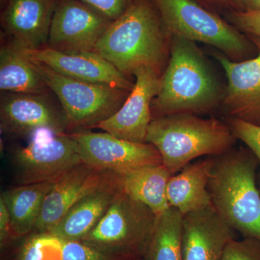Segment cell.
<instances>
[{
	"label": "cell",
	"mask_w": 260,
	"mask_h": 260,
	"mask_svg": "<svg viewBox=\"0 0 260 260\" xmlns=\"http://www.w3.org/2000/svg\"><path fill=\"white\" fill-rule=\"evenodd\" d=\"M169 35L151 3L134 0L112 21L93 51L126 77L141 68L160 75L170 50Z\"/></svg>",
	"instance_id": "obj_1"
},
{
	"label": "cell",
	"mask_w": 260,
	"mask_h": 260,
	"mask_svg": "<svg viewBox=\"0 0 260 260\" xmlns=\"http://www.w3.org/2000/svg\"><path fill=\"white\" fill-rule=\"evenodd\" d=\"M224 93L194 42L172 37L170 57L152 102L153 119L171 114L209 112L222 104Z\"/></svg>",
	"instance_id": "obj_2"
},
{
	"label": "cell",
	"mask_w": 260,
	"mask_h": 260,
	"mask_svg": "<svg viewBox=\"0 0 260 260\" xmlns=\"http://www.w3.org/2000/svg\"><path fill=\"white\" fill-rule=\"evenodd\" d=\"M212 157L208 191L214 209L244 238L260 241L257 158L249 149L244 148H232Z\"/></svg>",
	"instance_id": "obj_3"
},
{
	"label": "cell",
	"mask_w": 260,
	"mask_h": 260,
	"mask_svg": "<svg viewBox=\"0 0 260 260\" xmlns=\"http://www.w3.org/2000/svg\"><path fill=\"white\" fill-rule=\"evenodd\" d=\"M236 141L229 124L189 113L154 118L146 137V143L158 149L162 165L172 176L194 159L229 151Z\"/></svg>",
	"instance_id": "obj_4"
},
{
	"label": "cell",
	"mask_w": 260,
	"mask_h": 260,
	"mask_svg": "<svg viewBox=\"0 0 260 260\" xmlns=\"http://www.w3.org/2000/svg\"><path fill=\"white\" fill-rule=\"evenodd\" d=\"M30 61L57 97L68 130L74 133L98 127L114 115L129 96L128 90L73 79L42 63Z\"/></svg>",
	"instance_id": "obj_5"
},
{
	"label": "cell",
	"mask_w": 260,
	"mask_h": 260,
	"mask_svg": "<svg viewBox=\"0 0 260 260\" xmlns=\"http://www.w3.org/2000/svg\"><path fill=\"white\" fill-rule=\"evenodd\" d=\"M172 37L208 44L232 61L246 60L251 44L239 30L191 0H154Z\"/></svg>",
	"instance_id": "obj_6"
},
{
	"label": "cell",
	"mask_w": 260,
	"mask_h": 260,
	"mask_svg": "<svg viewBox=\"0 0 260 260\" xmlns=\"http://www.w3.org/2000/svg\"><path fill=\"white\" fill-rule=\"evenodd\" d=\"M158 215L121 190L102 220L80 241L104 250L148 258Z\"/></svg>",
	"instance_id": "obj_7"
},
{
	"label": "cell",
	"mask_w": 260,
	"mask_h": 260,
	"mask_svg": "<svg viewBox=\"0 0 260 260\" xmlns=\"http://www.w3.org/2000/svg\"><path fill=\"white\" fill-rule=\"evenodd\" d=\"M17 185L55 181L84 162L78 143L70 133L34 138L26 146L13 149L10 157Z\"/></svg>",
	"instance_id": "obj_8"
},
{
	"label": "cell",
	"mask_w": 260,
	"mask_h": 260,
	"mask_svg": "<svg viewBox=\"0 0 260 260\" xmlns=\"http://www.w3.org/2000/svg\"><path fill=\"white\" fill-rule=\"evenodd\" d=\"M112 23L80 0H59L46 47L66 54L92 52Z\"/></svg>",
	"instance_id": "obj_9"
},
{
	"label": "cell",
	"mask_w": 260,
	"mask_h": 260,
	"mask_svg": "<svg viewBox=\"0 0 260 260\" xmlns=\"http://www.w3.org/2000/svg\"><path fill=\"white\" fill-rule=\"evenodd\" d=\"M70 134L78 143L84 162L102 170L122 172L162 164L158 149L150 143H135L107 133Z\"/></svg>",
	"instance_id": "obj_10"
},
{
	"label": "cell",
	"mask_w": 260,
	"mask_h": 260,
	"mask_svg": "<svg viewBox=\"0 0 260 260\" xmlns=\"http://www.w3.org/2000/svg\"><path fill=\"white\" fill-rule=\"evenodd\" d=\"M48 95L3 92L0 99L2 131L12 136L27 138L45 132L57 135L68 131L62 109Z\"/></svg>",
	"instance_id": "obj_11"
},
{
	"label": "cell",
	"mask_w": 260,
	"mask_h": 260,
	"mask_svg": "<svg viewBox=\"0 0 260 260\" xmlns=\"http://www.w3.org/2000/svg\"><path fill=\"white\" fill-rule=\"evenodd\" d=\"M133 75L134 88L125 102L98 128L121 139L144 143L153 120L152 102L158 93L161 75L150 68H140Z\"/></svg>",
	"instance_id": "obj_12"
},
{
	"label": "cell",
	"mask_w": 260,
	"mask_h": 260,
	"mask_svg": "<svg viewBox=\"0 0 260 260\" xmlns=\"http://www.w3.org/2000/svg\"><path fill=\"white\" fill-rule=\"evenodd\" d=\"M257 55L240 61L216 55L227 78L222 101L230 118L260 126V38L251 36Z\"/></svg>",
	"instance_id": "obj_13"
},
{
	"label": "cell",
	"mask_w": 260,
	"mask_h": 260,
	"mask_svg": "<svg viewBox=\"0 0 260 260\" xmlns=\"http://www.w3.org/2000/svg\"><path fill=\"white\" fill-rule=\"evenodd\" d=\"M32 61L42 63L56 73L80 81L107 85L132 91L134 84L115 66L97 53L66 54L48 47L20 49Z\"/></svg>",
	"instance_id": "obj_14"
},
{
	"label": "cell",
	"mask_w": 260,
	"mask_h": 260,
	"mask_svg": "<svg viewBox=\"0 0 260 260\" xmlns=\"http://www.w3.org/2000/svg\"><path fill=\"white\" fill-rule=\"evenodd\" d=\"M104 171L81 162L56 179L43 203L34 232H50L70 208L107 179Z\"/></svg>",
	"instance_id": "obj_15"
},
{
	"label": "cell",
	"mask_w": 260,
	"mask_h": 260,
	"mask_svg": "<svg viewBox=\"0 0 260 260\" xmlns=\"http://www.w3.org/2000/svg\"><path fill=\"white\" fill-rule=\"evenodd\" d=\"M59 0H8L2 25L10 44L22 49L47 46L53 15Z\"/></svg>",
	"instance_id": "obj_16"
},
{
	"label": "cell",
	"mask_w": 260,
	"mask_h": 260,
	"mask_svg": "<svg viewBox=\"0 0 260 260\" xmlns=\"http://www.w3.org/2000/svg\"><path fill=\"white\" fill-rule=\"evenodd\" d=\"M232 227L213 205L183 215V260H222L225 247L234 239Z\"/></svg>",
	"instance_id": "obj_17"
},
{
	"label": "cell",
	"mask_w": 260,
	"mask_h": 260,
	"mask_svg": "<svg viewBox=\"0 0 260 260\" xmlns=\"http://www.w3.org/2000/svg\"><path fill=\"white\" fill-rule=\"evenodd\" d=\"M120 190L114 174L109 172L107 179L77 202L49 233L64 240H81L102 220Z\"/></svg>",
	"instance_id": "obj_18"
},
{
	"label": "cell",
	"mask_w": 260,
	"mask_h": 260,
	"mask_svg": "<svg viewBox=\"0 0 260 260\" xmlns=\"http://www.w3.org/2000/svg\"><path fill=\"white\" fill-rule=\"evenodd\" d=\"M213 157L190 162L171 176L168 181L167 197L169 206L183 215L211 206L208 183Z\"/></svg>",
	"instance_id": "obj_19"
},
{
	"label": "cell",
	"mask_w": 260,
	"mask_h": 260,
	"mask_svg": "<svg viewBox=\"0 0 260 260\" xmlns=\"http://www.w3.org/2000/svg\"><path fill=\"white\" fill-rule=\"evenodd\" d=\"M112 172L122 192L148 206L155 215H160L170 208L167 188L172 175L162 164Z\"/></svg>",
	"instance_id": "obj_20"
},
{
	"label": "cell",
	"mask_w": 260,
	"mask_h": 260,
	"mask_svg": "<svg viewBox=\"0 0 260 260\" xmlns=\"http://www.w3.org/2000/svg\"><path fill=\"white\" fill-rule=\"evenodd\" d=\"M55 181L17 185L3 191L1 198L10 213L13 239L34 232L44 199Z\"/></svg>",
	"instance_id": "obj_21"
},
{
	"label": "cell",
	"mask_w": 260,
	"mask_h": 260,
	"mask_svg": "<svg viewBox=\"0 0 260 260\" xmlns=\"http://www.w3.org/2000/svg\"><path fill=\"white\" fill-rule=\"evenodd\" d=\"M1 93L48 95L51 91L34 63L12 44L2 47L0 52Z\"/></svg>",
	"instance_id": "obj_22"
},
{
	"label": "cell",
	"mask_w": 260,
	"mask_h": 260,
	"mask_svg": "<svg viewBox=\"0 0 260 260\" xmlns=\"http://www.w3.org/2000/svg\"><path fill=\"white\" fill-rule=\"evenodd\" d=\"M183 215L170 208L157 218L148 260H183Z\"/></svg>",
	"instance_id": "obj_23"
},
{
	"label": "cell",
	"mask_w": 260,
	"mask_h": 260,
	"mask_svg": "<svg viewBox=\"0 0 260 260\" xmlns=\"http://www.w3.org/2000/svg\"><path fill=\"white\" fill-rule=\"evenodd\" d=\"M63 242L51 233L37 232L25 242L17 260H62Z\"/></svg>",
	"instance_id": "obj_24"
},
{
	"label": "cell",
	"mask_w": 260,
	"mask_h": 260,
	"mask_svg": "<svg viewBox=\"0 0 260 260\" xmlns=\"http://www.w3.org/2000/svg\"><path fill=\"white\" fill-rule=\"evenodd\" d=\"M131 256L104 250L83 241L63 242L62 260H124Z\"/></svg>",
	"instance_id": "obj_25"
},
{
	"label": "cell",
	"mask_w": 260,
	"mask_h": 260,
	"mask_svg": "<svg viewBox=\"0 0 260 260\" xmlns=\"http://www.w3.org/2000/svg\"><path fill=\"white\" fill-rule=\"evenodd\" d=\"M228 124L236 139L242 141L254 154L260 166V126L234 118H230Z\"/></svg>",
	"instance_id": "obj_26"
},
{
	"label": "cell",
	"mask_w": 260,
	"mask_h": 260,
	"mask_svg": "<svg viewBox=\"0 0 260 260\" xmlns=\"http://www.w3.org/2000/svg\"><path fill=\"white\" fill-rule=\"evenodd\" d=\"M222 260H260V241L254 238H244L229 242Z\"/></svg>",
	"instance_id": "obj_27"
},
{
	"label": "cell",
	"mask_w": 260,
	"mask_h": 260,
	"mask_svg": "<svg viewBox=\"0 0 260 260\" xmlns=\"http://www.w3.org/2000/svg\"><path fill=\"white\" fill-rule=\"evenodd\" d=\"M114 21L120 17L134 0H80Z\"/></svg>",
	"instance_id": "obj_28"
},
{
	"label": "cell",
	"mask_w": 260,
	"mask_h": 260,
	"mask_svg": "<svg viewBox=\"0 0 260 260\" xmlns=\"http://www.w3.org/2000/svg\"><path fill=\"white\" fill-rule=\"evenodd\" d=\"M232 20L239 30L260 38V10L235 12Z\"/></svg>",
	"instance_id": "obj_29"
},
{
	"label": "cell",
	"mask_w": 260,
	"mask_h": 260,
	"mask_svg": "<svg viewBox=\"0 0 260 260\" xmlns=\"http://www.w3.org/2000/svg\"><path fill=\"white\" fill-rule=\"evenodd\" d=\"M10 239H13L12 234L11 220L8 208L3 198H0V242L1 246Z\"/></svg>",
	"instance_id": "obj_30"
},
{
	"label": "cell",
	"mask_w": 260,
	"mask_h": 260,
	"mask_svg": "<svg viewBox=\"0 0 260 260\" xmlns=\"http://www.w3.org/2000/svg\"><path fill=\"white\" fill-rule=\"evenodd\" d=\"M243 8L244 10H260V0H244Z\"/></svg>",
	"instance_id": "obj_31"
},
{
	"label": "cell",
	"mask_w": 260,
	"mask_h": 260,
	"mask_svg": "<svg viewBox=\"0 0 260 260\" xmlns=\"http://www.w3.org/2000/svg\"><path fill=\"white\" fill-rule=\"evenodd\" d=\"M213 1L222 3V4L234 5V6L239 5V6L243 7V1L244 0H213Z\"/></svg>",
	"instance_id": "obj_32"
},
{
	"label": "cell",
	"mask_w": 260,
	"mask_h": 260,
	"mask_svg": "<svg viewBox=\"0 0 260 260\" xmlns=\"http://www.w3.org/2000/svg\"><path fill=\"white\" fill-rule=\"evenodd\" d=\"M3 2H5V0H1V2H3Z\"/></svg>",
	"instance_id": "obj_33"
}]
</instances>
